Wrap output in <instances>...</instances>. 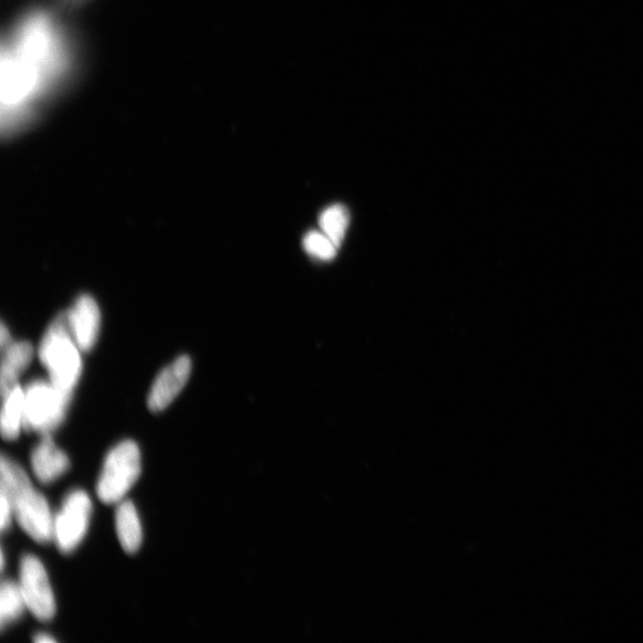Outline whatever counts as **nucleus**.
<instances>
[{
	"label": "nucleus",
	"mask_w": 643,
	"mask_h": 643,
	"mask_svg": "<svg viewBox=\"0 0 643 643\" xmlns=\"http://www.w3.org/2000/svg\"><path fill=\"white\" fill-rule=\"evenodd\" d=\"M62 53L58 33L46 15H30L9 42L3 43V129L18 121L23 106L39 95L58 73Z\"/></svg>",
	"instance_id": "obj_1"
},
{
	"label": "nucleus",
	"mask_w": 643,
	"mask_h": 643,
	"mask_svg": "<svg viewBox=\"0 0 643 643\" xmlns=\"http://www.w3.org/2000/svg\"><path fill=\"white\" fill-rule=\"evenodd\" d=\"M0 492L11 502L14 516L31 539L39 543L54 540V516L45 496L34 489L26 471L3 455L0 463Z\"/></svg>",
	"instance_id": "obj_2"
},
{
	"label": "nucleus",
	"mask_w": 643,
	"mask_h": 643,
	"mask_svg": "<svg viewBox=\"0 0 643 643\" xmlns=\"http://www.w3.org/2000/svg\"><path fill=\"white\" fill-rule=\"evenodd\" d=\"M73 339L67 314L60 315L49 327L40 346V359L59 390L73 395L81 374L79 347Z\"/></svg>",
	"instance_id": "obj_3"
},
{
	"label": "nucleus",
	"mask_w": 643,
	"mask_h": 643,
	"mask_svg": "<svg viewBox=\"0 0 643 643\" xmlns=\"http://www.w3.org/2000/svg\"><path fill=\"white\" fill-rule=\"evenodd\" d=\"M141 474V453L134 441H122L106 455L97 484V495L105 504H117Z\"/></svg>",
	"instance_id": "obj_4"
},
{
	"label": "nucleus",
	"mask_w": 643,
	"mask_h": 643,
	"mask_svg": "<svg viewBox=\"0 0 643 643\" xmlns=\"http://www.w3.org/2000/svg\"><path fill=\"white\" fill-rule=\"evenodd\" d=\"M72 395L51 382H34L24 391V429L51 434L64 422Z\"/></svg>",
	"instance_id": "obj_5"
},
{
	"label": "nucleus",
	"mask_w": 643,
	"mask_h": 643,
	"mask_svg": "<svg viewBox=\"0 0 643 643\" xmlns=\"http://www.w3.org/2000/svg\"><path fill=\"white\" fill-rule=\"evenodd\" d=\"M92 514L91 498L83 490H74L66 496L54 516V540L64 554H70L83 542L89 530Z\"/></svg>",
	"instance_id": "obj_6"
},
{
	"label": "nucleus",
	"mask_w": 643,
	"mask_h": 643,
	"mask_svg": "<svg viewBox=\"0 0 643 643\" xmlns=\"http://www.w3.org/2000/svg\"><path fill=\"white\" fill-rule=\"evenodd\" d=\"M20 586L26 598L30 613L37 620L51 621L55 615L56 604L51 583L45 566L34 555H26L21 561Z\"/></svg>",
	"instance_id": "obj_7"
},
{
	"label": "nucleus",
	"mask_w": 643,
	"mask_h": 643,
	"mask_svg": "<svg viewBox=\"0 0 643 643\" xmlns=\"http://www.w3.org/2000/svg\"><path fill=\"white\" fill-rule=\"evenodd\" d=\"M192 362L189 357H180L162 371L152 386L148 396V408L159 412L170 407L189 382Z\"/></svg>",
	"instance_id": "obj_8"
},
{
	"label": "nucleus",
	"mask_w": 643,
	"mask_h": 643,
	"mask_svg": "<svg viewBox=\"0 0 643 643\" xmlns=\"http://www.w3.org/2000/svg\"><path fill=\"white\" fill-rule=\"evenodd\" d=\"M67 318L78 347L81 351H90L101 329V311L95 299L87 295L79 297L71 311L67 312Z\"/></svg>",
	"instance_id": "obj_9"
},
{
	"label": "nucleus",
	"mask_w": 643,
	"mask_h": 643,
	"mask_svg": "<svg viewBox=\"0 0 643 643\" xmlns=\"http://www.w3.org/2000/svg\"><path fill=\"white\" fill-rule=\"evenodd\" d=\"M70 459L67 454L56 447L51 434L43 435L39 445L31 454V467L37 480L51 484L70 470Z\"/></svg>",
	"instance_id": "obj_10"
},
{
	"label": "nucleus",
	"mask_w": 643,
	"mask_h": 643,
	"mask_svg": "<svg viewBox=\"0 0 643 643\" xmlns=\"http://www.w3.org/2000/svg\"><path fill=\"white\" fill-rule=\"evenodd\" d=\"M116 530L121 546L129 554L139 551L142 545V527L136 507L129 501L118 503Z\"/></svg>",
	"instance_id": "obj_11"
},
{
	"label": "nucleus",
	"mask_w": 643,
	"mask_h": 643,
	"mask_svg": "<svg viewBox=\"0 0 643 643\" xmlns=\"http://www.w3.org/2000/svg\"><path fill=\"white\" fill-rule=\"evenodd\" d=\"M33 347L28 342L12 343L4 349L2 362V395L10 392L17 386V380L26 371L31 359H33Z\"/></svg>",
	"instance_id": "obj_12"
},
{
	"label": "nucleus",
	"mask_w": 643,
	"mask_h": 643,
	"mask_svg": "<svg viewBox=\"0 0 643 643\" xmlns=\"http://www.w3.org/2000/svg\"><path fill=\"white\" fill-rule=\"evenodd\" d=\"M2 434L8 441H14L24 428V390L17 385L3 397Z\"/></svg>",
	"instance_id": "obj_13"
},
{
	"label": "nucleus",
	"mask_w": 643,
	"mask_h": 643,
	"mask_svg": "<svg viewBox=\"0 0 643 643\" xmlns=\"http://www.w3.org/2000/svg\"><path fill=\"white\" fill-rule=\"evenodd\" d=\"M28 609L20 583L14 580H4L0 588V620L2 627L15 622L22 617L24 610Z\"/></svg>",
	"instance_id": "obj_14"
},
{
	"label": "nucleus",
	"mask_w": 643,
	"mask_h": 643,
	"mask_svg": "<svg viewBox=\"0 0 643 643\" xmlns=\"http://www.w3.org/2000/svg\"><path fill=\"white\" fill-rule=\"evenodd\" d=\"M320 224L323 233L339 247L348 227V212L343 206H330L321 215Z\"/></svg>",
	"instance_id": "obj_15"
},
{
	"label": "nucleus",
	"mask_w": 643,
	"mask_h": 643,
	"mask_svg": "<svg viewBox=\"0 0 643 643\" xmlns=\"http://www.w3.org/2000/svg\"><path fill=\"white\" fill-rule=\"evenodd\" d=\"M304 248L309 254L321 260H332L337 246L326 234L312 232L305 236Z\"/></svg>",
	"instance_id": "obj_16"
},
{
	"label": "nucleus",
	"mask_w": 643,
	"mask_h": 643,
	"mask_svg": "<svg viewBox=\"0 0 643 643\" xmlns=\"http://www.w3.org/2000/svg\"><path fill=\"white\" fill-rule=\"evenodd\" d=\"M12 517L15 516L11 502L3 492H0V526H2L3 532L10 527Z\"/></svg>",
	"instance_id": "obj_17"
},
{
	"label": "nucleus",
	"mask_w": 643,
	"mask_h": 643,
	"mask_svg": "<svg viewBox=\"0 0 643 643\" xmlns=\"http://www.w3.org/2000/svg\"><path fill=\"white\" fill-rule=\"evenodd\" d=\"M0 339H2L3 349L8 348L10 346L9 334L8 332H6L5 326L2 327V335H0Z\"/></svg>",
	"instance_id": "obj_18"
},
{
	"label": "nucleus",
	"mask_w": 643,
	"mask_h": 643,
	"mask_svg": "<svg viewBox=\"0 0 643 643\" xmlns=\"http://www.w3.org/2000/svg\"><path fill=\"white\" fill-rule=\"evenodd\" d=\"M35 642L36 643H54L55 640L47 634H40L36 636Z\"/></svg>",
	"instance_id": "obj_19"
},
{
	"label": "nucleus",
	"mask_w": 643,
	"mask_h": 643,
	"mask_svg": "<svg viewBox=\"0 0 643 643\" xmlns=\"http://www.w3.org/2000/svg\"><path fill=\"white\" fill-rule=\"evenodd\" d=\"M5 567V555L2 553V570H4Z\"/></svg>",
	"instance_id": "obj_20"
}]
</instances>
